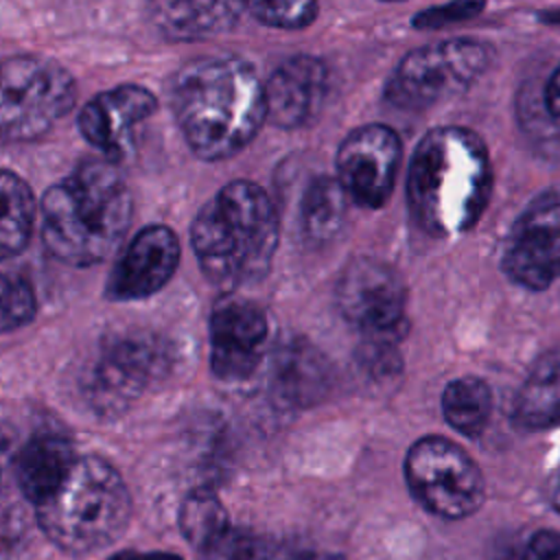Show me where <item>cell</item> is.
Returning a JSON list of instances; mask_svg holds the SVG:
<instances>
[{
    "label": "cell",
    "mask_w": 560,
    "mask_h": 560,
    "mask_svg": "<svg viewBox=\"0 0 560 560\" xmlns=\"http://www.w3.org/2000/svg\"><path fill=\"white\" fill-rule=\"evenodd\" d=\"M553 508L560 512V486H558L556 492H553Z\"/></svg>",
    "instance_id": "d6a6232c"
},
{
    "label": "cell",
    "mask_w": 560,
    "mask_h": 560,
    "mask_svg": "<svg viewBox=\"0 0 560 560\" xmlns=\"http://www.w3.org/2000/svg\"><path fill=\"white\" fill-rule=\"evenodd\" d=\"M230 527L228 512L212 490L199 488L184 499L179 508V529L199 551L208 549Z\"/></svg>",
    "instance_id": "cb8c5ba5"
},
{
    "label": "cell",
    "mask_w": 560,
    "mask_h": 560,
    "mask_svg": "<svg viewBox=\"0 0 560 560\" xmlns=\"http://www.w3.org/2000/svg\"><path fill=\"white\" fill-rule=\"evenodd\" d=\"M131 221V192L107 160L81 164L42 199V238L68 265H96L122 238Z\"/></svg>",
    "instance_id": "3957f363"
},
{
    "label": "cell",
    "mask_w": 560,
    "mask_h": 560,
    "mask_svg": "<svg viewBox=\"0 0 560 560\" xmlns=\"http://www.w3.org/2000/svg\"><path fill=\"white\" fill-rule=\"evenodd\" d=\"M77 462L72 444L61 435H37L18 455L15 475L22 494L37 508L66 481Z\"/></svg>",
    "instance_id": "e0dca14e"
},
{
    "label": "cell",
    "mask_w": 560,
    "mask_h": 560,
    "mask_svg": "<svg viewBox=\"0 0 560 560\" xmlns=\"http://www.w3.org/2000/svg\"><path fill=\"white\" fill-rule=\"evenodd\" d=\"M402 147L394 129L363 125L346 136L337 151V182L365 208H381L394 188Z\"/></svg>",
    "instance_id": "7c38bea8"
},
{
    "label": "cell",
    "mask_w": 560,
    "mask_h": 560,
    "mask_svg": "<svg viewBox=\"0 0 560 560\" xmlns=\"http://www.w3.org/2000/svg\"><path fill=\"white\" fill-rule=\"evenodd\" d=\"M249 13L265 26L271 28H284V31H295L308 26L315 18L319 7L315 2H252L245 4Z\"/></svg>",
    "instance_id": "4316f807"
},
{
    "label": "cell",
    "mask_w": 560,
    "mask_h": 560,
    "mask_svg": "<svg viewBox=\"0 0 560 560\" xmlns=\"http://www.w3.org/2000/svg\"><path fill=\"white\" fill-rule=\"evenodd\" d=\"M490 411L492 392L486 381L477 376H462L444 387L442 413L457 433L477 440L488 427Z\"/></svg>",
    "instance_id": "603a6c76"
},
{
    "label": "cell",
    "mask_w": 560,
    "mask_h": 560,
    "mask_svg": "<svg viewBox=\"0 0 560 560\" xmlns=\"http://www.w3.org/2000/svg\"><path fill=\"white\" fill-rule=\"evenodd\" d=\"M35 197L13 171L0 168V260L20 254L31 241Z\"/></svg>",
    "instance_id": "44dd1931"
},
{
    "label": "cell",
    "mask_w": 560,
    "mask_h": 560,
    "mask_svg": "<svg viewBox=\"0 0 560 560\" xmlns=\"http://www.w3.org/2000/svg\"><path fill=\"white\" fill-rule=\"evenodd\" d=\"M35 317V293L22 278L0 271V332L26 326Z\"/></svg>",
    "instance_id": "d4e9b609"
},
{
    "label": "cell",
    "mask_w": 560,
    "mask_h": 560,
    "mask_svg": "<svg viewBox=\"0 0 560 560\" xmlns=\"http://www.w3.org/2000/svg\"><path fill=\"white\" fill-rule=\"evenodd\" d=\"M346 192L337 177H315L302 197L300 228L308 243H328L343 225Z\"/></svg>",
    "instance_id": "7402d4cb"
},
{
    "label": "cell",
    "mask_w": 560,
    "mask_h": 560,
    "mask_svg": "<svg viewBox=\"0 0 560 560\" xmlns=\"http://www.w3.org/2000/svg\"><path fill=\"white\" fill-rule=\"evenodd\" d=\"M503 269L532 291L560 278V190L545 192L516 219L503 247Z\"/></svg>",
    "instance_id": "30bf717a"
},
{
    "label": "cell",
    "mask_w": 560,
    "mask_h": 560,
    "mask_svg": "<svg viewBox=\"0 0 560 560\" xmlns=\"http://www.w3.org/2000/svg\"><path fill=\"white\" fill-rule=\"evenodd\" d=\"M273 394L287 407H306L317 402L328 385L330 370L326 359L308 343H287L273 363Z\"/></svg>",
    "instance_id": "ac0fdd59"
},
{
    "label": "cell",
    "mask_w": 560,
    "mask_h": 560,
    "mask_svg": "<svg viewBox=\"0 0 560 560\" xmlns=\"http://www.w3.org/2000/svg\"><path fill=\"white\" fill-rule=\"evenodd\" d=\"M514 422L529 431L560 424V354L545 357L514 400Z\"/></svg>",
    "instance_id": "ffe728a7"
},
{
    "label": "cell",
    "mask_w": 560,
    "mask_h": 560,
    "mask_svg": "<svg viewBox=\"0 0 560 560\" xmlns=\"http://www.w3.org/2000/svg\"><path fill=\"white\" fill-rule=\"evenodd\" d=\"M158 109L155 96L142 85H118L96 94L79 114L83 138L98 149L107 162L127 155L133 131Z\"/></svg>",
    "instance_id": "5bb4252c"
},
{
    "label": "cell",
    "mask_w": 560,
    "mask_h": 560,
    "mask_svg": "<svg viewBox=\"0 0 560 560\" xmlns=\"http://www.w3.org/2000/svg\"><path fill=\"white\" fill-rule=\"evenodd\" d=\"M405 479L418 503L442 518H466L483 503V475L475 459L442 435H424L405 457Z\"/></svg>",
    "instance_id": "ba28073f"
},
{
    "label": "cell",
    "mask_w": 560,
    "mask_h": 560,
    "mask_svg": "<svg viewBox=\"0 0 560 560\" xmlns=\"http://www.w3.org/2000/svg\"><path fill=\"white\" fill-rule=\"evenodd\" d=\"M243 9L234 2H160L153 22L171 39H201L232 28Z\"/></svg>",
    "instance_id": "d6986e66"
},
{
    "label": "cell",
    "mask_w": 560,
    "mask_h": 560,
    "mask_svg": "<svg viewBox=\"0 0 560 560\" xmlns=\"http://www.w3.org/2000/svg\"><path fill=\"white\" fill-rule=\"evenodd\" d=\"M407 289L394 267L374 258L352 260L337 282V306L368 339L396 341L405 330Z\"/></svg>",
    "instance_id": "9c48e42d"
},
{
    "label": "cell",
    "mask_w": 560,
    "mask_h": 560,
    "mask_svg": "<svg viewBox=\"0 0 560 560\" xmlns=\"http://www.w3.org/2000/svg\"><path fill=\"white\" fill-rule=\"evenodd\" d=\"M280 560H343L337 553H319V551H293L282 556Z\"/></svg>",
    "instance_id": "1f68e13d"
},
{
    "label": "cell",
    "mask_w": 560,
    "mask_h": 560,
    "mask_svg": "<svg viewBox=\"0 0 560 560\" xmlns=\"http://www.w3.org/2000/svg\"><path fill=\"white\" fill-rule=\"evenodd\" d=\"M179 262V243L171 228L147 225L133 236L118 262L114 265L107 282L109 300H144L160 291Z\"/></svg>",
    "instance_id": "9a60e30c"
},
{
    "label": "cell",
    "mask_w": 560,
    "mask_h": 560,
    "mask_svg": "<svg viewBox=\"0 0 560 560\" xmlns=\"http://www.w3.org/2000/svg\"><path fill=\"white\" fill-rule=\"evenodd\" d=\"M490 184L488 149L475 131L431 129L418 142L409 166L411 214L431 236L468 232L486 210Z\"/></svg>",
    "instance_id": "7a4b0ae2"
},
{
    "label": "cell",
    "mask_w": 560,
    "mask_h": 560,
    "mask_svg": "<svg viewBox=\"0 0 560 560\" xmlns=\"http://www.w3.org/2000/svg\"><path fill=\"white\" fill-rule=\"evenodd\" d=\"M523 560H560V532H536L523 549Z\"/></svg>",
    "instance_id": "f1b7e54d"
},
{
    "label": "cell",
    "mask_w": 560,
    "mask_h": 560,
    "mask_svg": "<svg viewBox=\"0 0 560 560\" xmlns=\"http://www.w3.org/2000/svg\"><path fill=\"white\" fill-rule=\"evenodd\" d=\"M269 324L260 306L247 300H225L210 317V365L221 381L249 378L267 341Z\"/></svg>",
    "instance_id": "4fadbf2b"
},
{
    "label": "cell",
    "mask_w": 560,
    "mask_h": 560,
    "mask_svg": "<svg viewBox=\"0 0 560 560\" xmlns=\"http://www.w3.org/2000/svg\"><path fill=\"white\" fill-rule=\"evenodd\" d=\"M74 98V79L63 66L35 55L0 59V142L42 138Z\"/></svg>",
    "instance_id": "8992f818"
},
{
    "label": "cell",
    "mask_w": 560,
    "mask_h": 560,
    "mask_svg": "<svg viewBox=\"0 0 560 560\" xmlns=\"http://www.w3.org/2000/svg\"><path fill=\"white\" fill-rule=\"evenodd\" d=\"M171 101L188 147L201 160L232 158L267 120L265 88L241 57L188 61L173 79Z\"/></svg>",
    "instance_id": "6da1fadb"
},
{
    "label": "cell",
    "mask_w": 560,
    "mask_h": 560,
    "mask_svg": "<svg viewBox=\"0 0 560 560\" xmlns=\"http://www.w3.org/2000/svg\"><path fill=\"white\" fill-rule=\"evenodd\" d=\"M166 368V350L158 339L140 332L109 337L90 374L88 394L101 409H120L138 398Z\"/></svg>",
    "instance_id": "8fae6325"
},
{
    "label": "cell",
    "mask_w": 560,
    "mask_h": 560,
    "mask_svg": "<svg viewBox=\"0 0 560 560\" xmlns=\"http://www.w3.org/2000/svg\"><path fill=\"white\" fill-rule=\"evenodd\" d=\"M39 527L68 553L109 547L125 532L131 497L118 470L94 455L77 457L66 481L35 508Z\"/></svg>",
    "instance_id": "5b68a950"
},
{
    "label": "cell",
    "mask_w": 560,
    "mask_h": 560,
    "mask_svg": "<svg viewBox=\"0 0 560 560\" xmlns=\"http://www.w3.org/2000/svg\"><path fill=\"white\" fill-rule=\"evenodd\" d=\"M545 101H547V109H549L553 122L560 127V66L549 77V83L545 90Z\"/></svg>",
    "instance_id": "f546056e"
},
{
    "label": "cell",
    "mask_w": 560,
    "mask_h": 560,
    "mask_svg": "<svg viewBox=\"0 0 560 560\" xmlns=\"http://www.w3.org/2000/svg\"><path fill=\"white\" fill-rule=\"evenodd\" d=\"M481 11H483V2H451V4H442V7H431V9L420 11L413 18V26L416 28H442V26H451L455 22L470 20Z\"/></svg>",
    "instance_id": "83f0119b"
},
{
    "label": "cell",
    "mask_w": 560,
    "mask_h": 560,
    "mask_svg": "<svg viewBox=\"0 0 560 560\" xmlns=\"http://www.w3.org/2000/svg\"><path fill=\"white\" fill-rule=\"evenodd\" d=\"M201 553L206 556V560H273L276 558L269 540L236 527H230L228 532H223Z\"/></svg>",
    "instance_id": "484cf974"
},
{
    "label": "cell",
    "mask_w": 560,
    "mask_h": 560,
    "mask_svg": "<svg viewBox=\"0 0 560 560\" xmlns=\"http://www.w3.org/2000/svg\"><path fill=\"white\" fill-rule=\"evenodd\" d=\"M190 241L203 276L236 289L260 280L278 245V214L267 192L247 179L223 186L195 217Z\"/></svg>",
    "instance_id": "277c9868"
},
{
    "label": "cell",
    "mask_w": 560,
    "mask_h": 560,
    "mask_svg": "<svg viewBox=\"0 0 560 560\" xmlns=\"http://www.w3.org/2000/svg\"><path fill=\"white\" fill-rule=\"evenodd\" d=\"M109 560H182L175 553H166V551H149V553H140V551H122L112 556Z\"/></svg>",
    "instance_id": "4dcf8cb0"
},
{
    "label": "cell",
    "mask_w": 560,
    "mask_h": 560,
    "mask_svg": "<svg viewBox=\"0 0 560 560\" xmlns=\"http://www.w3.org/2000/svg\"><path fill=\"white\" fill-rule=\"evenodd\" d=\"M492 46L479 39H444L411 50L396 66L387 98L420 109L466 92L492 63Z\"/></svg>",
    "instance_id": "52a82bcc"
},
{
    "label": "cell",
    "mask_w": 560,
    "mask_h": 560,
    "mask_svg": "<svg viewBox=\"0 0 560 560\" xmlns=\"http://www.w3.org/2000/svg\"><path fill=\"white\" fill-rule=\"evenodd\" d=\"M262 88L265 116L282 129H295L311 122L324 105L328 70L313 55H293L273 70Z\"/></svg>",
    "instance_id": "2e32d148"
}]
</instances>
